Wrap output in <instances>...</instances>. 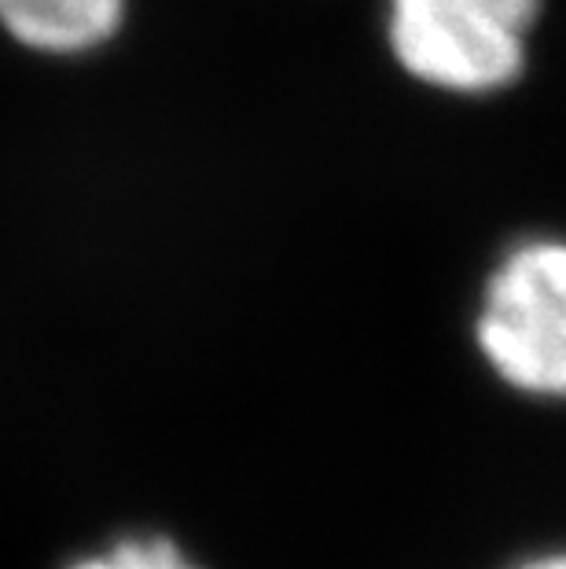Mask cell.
Returning a JSON list of instances; mask_svg holds the SVG:
<instances>
[{
  "label": "cell",
  "instance_id": "cell-1",
  "mask_svg": "<svg viewBox=\"0 0 566 569\" xmlns=\"http://www.w3.org/2000/svg\"><path fill=\"white\" fill-rule=\"evenodd\" d=\"M540 0H387V41L408 78L486 96L526 70Z\"/></svg>",
  "mask_w": 566,
  "mask_h": 569
},
{
  "label": "cell",
  "instance_id": "cell-2",
  "mask_svg": "<svg viewBox=\"0 0 566 569\" xmlns=\"http://www.w3.org/2000/svg\"><path fill=\"white\" fill-rule=\"evenodd\" d=\"M478 349L512 390L566 401V239L504 253L478 309Z\"/></svg>",
  "mask_w": 566,
  "mask_h": 569
},
{
  "label": "cell",
  "instance_id": "cell-3",
  "mask_svg": "<svg viewBox=\"0 0 566 569\" xmlns=\"http://www.w3.org/2000/svg\"><path fill=\"white\" fill-rule=\"evenodd\" d=\"M126 0H0V27L41 56H89L122 30Z\"/></svg>",
  "mask_w": 566,
  "mask_h": 569
},
{
  "label": "cell",
  "instance_id": "cell-4",
  "mask_svg": "<svg viewBox=\"0 0 566 569\" xmlns=\"http://www.w3.org/2000/svg\"><path fill=\"white\" fill-rule=\"evenodd\" d=\"M63 569H202L191 562L185 548L170 537H151V532H132V537H118L103 548H96L81 559L67 562Z\"/></svg>",
  "mask_w": 566,
  "mask_h": 569
},
{
  "label": "cell",
  "instance_id": "cell-5",
  "mask_svg": "<svg viewBox=\"0 0 566 569\" xmlns=\"http://www.w3.org/2000/svg\"><path fill=\"white\" fill-rule=\"evenodd\" d=\"M519 569H566V551H548V555H537V559H526Z\"/></svg>",
  "mask_w": 566,
  "mask_h": 569
}]
</instances>
